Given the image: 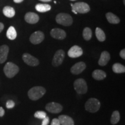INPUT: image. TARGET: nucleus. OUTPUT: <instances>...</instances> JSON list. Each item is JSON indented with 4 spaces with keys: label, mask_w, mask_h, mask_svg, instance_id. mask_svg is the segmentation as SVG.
I'll return each mask as SVG.
<instances>
[{
    "label": "nucleus",
    "mask_w": 125,
    "mask_h": 125,
    "mask_svg": "<svg viewBox=\"0 0 125 125\" xmlns=\"http://www.w3.org/2000/svg\"><path fill=\"white\" fill-rule=\"evenodd\" d=\"M58 119L61 125H74V122L73 119L67 115H60L59 116Z\"/></svg>",
    "instance_id": "obj_17"
},
{
    "label": "nucleus",
    "mask_w": 125,
    "mask_h": 125,
    "mask_svg": "<svg viewBox=\"0 0 125 125\" xmlns=\"http://www.w3.org/2000/svg\"><path fill=\"white\" fill-rule=\"evenodd\" d=\"M15 103L12 100H8L7 101V103H6V107L8 109H11L15 107Z\"/></svg>",
    "instance_id": "obj_28"
},
{
    "label": "nucleus",
    "mask_w": 125,
    "mask_h": 125,
    "mask_svg": "<svg viewBox=\"0 0 125 125\" xmlns=\"http://www.w3.org/2000/svg\"><path fill=\"white\" fill-rule=\"evenodd\" d=\"M83 51L81 47L74 45L70 48L68 52V55L71 58H76L82 55Z\"/></svg>",
    "instance_id": "obj_11"
},
{
    "label": "nucleus",
    "mask_w": 125,
    "mask_h": 125,
    "mask_svg": "<svg viewBox=\"0 0 125 125\" xmlns=\"http://www.w3.org/2000/svg\"><path fill=\"white\" fill-rule=\"evenodd\" d=\"M46 90L42 86H34L28 92V96L32 101H37L44 96Z\"/></svg>",
    "instance_id": "obj_1"
},
{
    "label": "nucleus",
    "mask_w": 125,
    "mask_h": 125,
    "mask_svg": "<svg viewBox=\"0 0 125 125\" xmlns=\"http://www.w3.org/2000/svg\"><path fill=\"white\" fill-rule=\"evenodd\" d=\"M19 71V68L17 65L12 62H8L4 67V72L8 78L14 77Z\"/></svg>",
    "instance_id": "obj_3"
},
{
    "label": "nucleus",
    "mask_w": 125,
    "mask_h": 125,
    "mask_svg": "<svg viewBox=\"0 0 125 125\" xmlns=\"http://www.w3.org/2000/svg\"><path fill=\"white\" fill-rule=\"evenodd\" d=\"M51 125H61L58 119L54 118L52 120V122L51 123Z\"/></svg>",
    "instance_id": "obj_30"
},
{
    "label": "nucleus",
    "mask_w": 125,
    "mask_h": 125,
    "mask_svg": "<svg viewBox=\"0 0 125 125\" xmlns=\"http://www.w3.org/2000/svg\"><path fill=\"white\" fill-rule=\"evenodd\" d=\"M51 35L53 38L57 40H64L66 37L65 31L60 29H53L51 31Z\"/></svg>",
    "instance_id": "obj_13"
},
{
    "label": "nucleus",
    "mask_w": 125,
    "mask_h": 125,
    "mask_svg": "<svg viewBox=\"0 0 125 125\" xmlns=\"http://www.w3.org/2000/svg\"><path fill=\"white\" fill-rule=\"evenodd\" d=\"M96 35L97 40L100 42H103L105 40V34L100 28L97 27L96 29Z\"/></svg>",
    "instance_id": "obj_25"
},
{
    "label": "nucleus",
    "mask_w": 125,
    "mask_h": 125,
    "mask_svg": "<svg viewBox=\"0 0 125 125\" xmlns=\"http://www.w3.org/2000/svg\"><path fill=\"white\" fill-rule=\"evenodd\" d=\"M40 1H43V2H50L52 0H40Z\"/></svg>",
    "instance_id": "obj_35"
},
{
    "label": "nucleus",
    "mask_w": 125,
    "mask_h": 125,
    "mask_svg": "<svg viewBox=\"0 0 125 125\" xmlns=\"http://www.w3.org/2000/svg\"><path fill=\"white\" fill-rule=\"evenodd\" d=\"M5 114V110L2 107H0V117H2Z\"/></svg>",
    "instance_id": "obj_32"
},
{
    "label": "nucleus",
    "mask_w": 125,
    "mask_h": 125,
    "mask_svg": "<svg viewBox=\"0 0 125 125\" xmlns=\"http://www.w3.org/2000/svg\"><path fill=\"white\" fill-rule=\"evenodd\" d=\"M71 1H75V0H71Z\"/></svg>",
    "instance_id": "obj_38"
},
{
    "label": "nucleus",
    "mask_w": 125,
    "mask_h": 125,
    "mask_svg": "<svg viewBox=\"0 0 125 125\" xmlns=\"http://www.w3.org/2000/svg\"><path fill=\"white\" fill-rule=\"evenodd\" d=\"M92 32L91 29L89 27H86L83 31V37L85 40L89 41L92 38Z\"/></svg>",
    "instance_id": "obj_26"
},
{
    "label": "nucleus",
    "mask_w": 125,
    "mask_h": 125,
    "mask_svg": "<svg viewBox=\"0 0 125 125\" xmlns=\"http://www.w3.org/2000/svg\"><path fill=\"white\" fill-rule=\"evenodd\" d=\"M34 116L40 119H43L46 116V114L42 111H38L34 114Z\"/></svg>",
    "instance_id": "obj_27"
},
{
    "label": "nucleus",
    "mask_w": 125,
    "mask_h": 125,
    "mask_svg": "<svg viewBox=\"0 0 125 125\" xmlns=\"http://www.w3.org/2000/svg\"><path fill=\"white\" fill-rule=\"evenodd\" d=\"M3 13L7 18H11L15 16V10L13 8L9 7V6H6L3 9Z\"/></svg>",
    "instance_id": "obj_19"
},
{
    "label": "nucleus",
    "mask_w": 125,
    "mask_h": 125,
    "mask_svg": "<svg viewBox=\"0 0 125 125\" xmlns=\"http://www.w3.org/2000/svg\"><path fill=\"white\" fill-rule=\"evenodd\" d=\"M22 59L25 63L30 65V66L35 67L40 64V62H39L38 59L31 55L30 54L27 53L23 54Z\"/></svg>",
    "instance_id": "obj_7"
},
{
    "label": "nucleus",
    "mask_w": 125,
    "mask_h": 125,
    "mask_svg": "<svg viewBox=\"0 0 125 125\" xmlns=\"http://www.w3.org/2000/svg\"><path fill=\"white\" fill-rule=\"evenodd\" d=\"M107 76V74L104 71L101 70H96L92 73V77L95 80L101 81L104 79Z\"/></svg>",
    "instance_id": "obj_18"
},
{
    "label": "nucleus",
    "mask_w": 125,
    "mask_h": 125,
    "mask_svg": "<svg viewBox=\"0 0 125 125\" xmlns=\"http://www.w3.org/2000/svg\"><path fill=\"white\" fill-rule=\"evenodd\" d=\"M106 18L109 23L112 24H118L120 22V20L118 17L111 12H108L106 14Z\"/></svg>",
    "instance_id": "obj_20"
},
{
    "label": "nucleus",
    "mask_w": 125,
    "mask_h": 125,
    "mask_svg": "<svg viewBox=\"0 0 125 125\" xmlns=\"http://www.w3.org/2000/svg\"><path fill=\"white\" fill-rule=\"evenodd\" d=\"M4 25L2 23H1L0 22V32L2 31L3 30H4Z\"/></svg>",
    "instance_id": "obj_33"
},
{
    "label": "nucleus",
    "mask_w": 125,
    "mask_h": 125,
    "mask_svg": "<svg viewBox=\"0 0 125 125\" xmlns=\"http://www.w3.org/2000/svg\"><path fill=\"white\" fill-rule=\"evenodd\" d=\"M72 11H73V12H74V13L75 14H77V13H77V12H76L75 11V10H73V9H72Z\"/></svg>",
    "instance_id": "obj_36"
},
{
    "label": "nucleus",
    "mask_w": 125,
    "mask_h": 125,
    "mask_svg": "<svg viewBox=\"0 0 125 125\" xmlns=\"http://www.w3.org/2000/svg\"><path fill=\"white\" fill-rule=\"evenodd\" d=\"M23 1H24V0H13V1L15 3H20V2H23Z\"/></svg>",
    "instance_id": "obj_34"
},
{
    "label": "nucleus",
    "mask_w": 125,
    "mask_h": 125,
    "mask_svg": "<svg viewBox=\"0 0 125 125\" xmlns=\"http://www.w3.org/2000/svg\"><path fill=\"white\" fill-rule=\"evenodd\" d=\"M110 60V54L107 51H103L101 53L100 57L98 60V64L100 66H105Z\"/></svg>",
    "instance_id": "obj_16"
},
{
    "label": "nucleus",
    "mask_w": 125,
    "mask_h": 125,
    "mask_svg": "<svg viewBox=\"0 0 125 125\" xmlns=\"http://www.w3.org/2000/svg\"><path fill=\"white\" fill-rule=\"evenodd\" d=\"M65 57L64 51L62 49L56 51L52 60V65L54 67H58L62 64Z\"/></svg>",
    "instance_id": "obj_6"
},
{
    "label": "nucleus",
    "mask_w": 125,
    "mask_h": 125,
    "mask_svg": "<svg viewBox=\"0 0 125 125\" xmlns=\"http://www.w3.org/2000/svg\"><path fill=\"white\" fill-rule=\"evenodd\" d=\"M101 103L98 99L95 98H90L85 103V107L87 111L90 113H95L100 108Z\"/></svg>",
    "instance_id": "obj_2"
},
{
    "label": "nucleus",
    "mask_w": 125,
    "mask_h": 125,
    "mask_svg": "<svg viewBox=\"0 0 125 125\" xmlns=\"http://www.w3.org/2000/svg\"><path fill=\"white\" fill-rule=\"evenodd\" d=\"M51 7L49 4H38L36 5L35 6V9L38 12H46L49 11L51 10Z\"/></svg>",
    "instance_id": "obj_21"
},
{
    "label": "nucleus",
    "mask_w": 125,
    "mask_h": 125,
    "mask_svg": "<svg viewBox=\"0 0 125 125\" xmlns=\"http://www.w3.org/2000/svg\"><path fill=\"white\" fill-rule=\"evenodd\" d=\"M24 19L26 21L30 24H35L39 21L38 15L34 12H27L25 15Z\"/></svg>",
    "instance_id": "obj_14"
},
{
    "label": "nucleus",
    "mask_w": 125,
    "mask_h": 125,
    "mask_svg": "<svg viewBox=\"0 0 125 125\" xmlns=\"http://www.w3.org/2000/svg\"><path fill=\"white\" fill-rule=\"evenodd\" d=\"M73 10H75L77 13H86L89 12L90 7L89 5L85 2H76L72 7Z\"/></svg>",
    "instance_id": "obj_9"
},
{
    "label": "nucleus",
    "mask_w": 125,
    "mask_h": 125,
    "mask_svg": "<svg viewBox=\"0 0 125 125\" xmlns=\"http://www.w3.org/2000/svg\"><path fill=\"white\" fill-rule=\"evenodd\" d=\"M120 121V114L118 111H115L112 112L111 117V123L112 125H116Z\"/></svg>",
    "instance_id": "obj_24"
},
{
    "label": "nucleus",
    "mask_w": 125,
    "mask_h": 125,
    "mask_svg": "<svg viewBox=\"0 0 125 125\" xmlns=\"http://www.w3.org/2000/svg\"><path fill=\"white\" fill-rule=\"evenodd\" d=\"M86 64L83 62H76L71 68V73L74 75H78L82 73L86 69Z\"/></svg>",
    "instance_id": "obj_12"
},
{
    "label": "nucleus",
    "mask_w": 125,
    "mask_h": 125,
    "mask_svg": "<svg viewBox=\"0 0 125 125\" xmlns=\"http://www.w3.org/2000/svg\"><path fill=\"white\" fill-rule=\"evenodd\" d=\"M7 38L10 40H14L17 37V32L13 26H10L8 29L7 32Z\"/></svg>",
    "instance_id": "obj_23"
},
{
    "label": "nucleus",
    "mask_w": 125,
    "mask_h": 125,
    "mask_svg": "<svg viewBox=\"0 0 125 125\" xmlns=\"http://www.w3.org/2000/svg\"><path fill=\"white\" fill-rule=\"evenodd\" d=\"M112 71L116 74L124 73L125 72V67L120 63H115L112 65Z\"/></svg>",
    "instance_id": "obj_22"
},
{
    "label": "nucleus",
    "mask_w": 125,
    "mask_h": 125,
    "mask_svg": "<svg viewBox=\"0 0 125 125\" xmlns=\"http://www.w3.org/2000/svg\"><path fill=\"white\" fill-rule=\"evenodd\" d=\"M74 89L79 94H84L87 91V83L82 78L76 79L74 82Z\"/></svg>",
    "instance_id": "obj_5"
},
{
    "label": "nucleus",
    "mask_w": 125,
    "mask_h": 125,
    "mask_svg": "<svg viewBox=\"0 0 125 125\" xmlns=\"http://www.w3.org/2000/svg\"><path fill=\"white\" fill-rule=\"evenodd\" d=\"M45 109L51 113L58 114L62 111V106L59 103L51 102L46 104L45 106Z\"/></svg>",
    "instance_id": "obj_8"
},
{
    "label": "nucleus",
    "mask_w": 125,
    "mask_h": 125,
    "mask_svg": "<svg viewBox=\"0 0 125 125\" xmlns=\"http://www.w3.org/2000/svg\"><path fill=\"white\" fill-rule=\"evenodd\" d=\"M44 34L42 31H37L31 34L30 37V41L32 44L37 45L41 43L44 40Z\"/></svg>",
    "instance_id": "obj_10"
},
{
    "label": "nucleus",
    "mask_w": 125,
    "mask_h": 125,
    "mask_svg": "<svg viewBox=\"0 0 125 125\" xmlns=\"http://www.w3.org/2000/svg\"><path fill=\"white\" fill-rule=\"evenodd\" d=\"M54 4H56V1H54Z\"/></svg>",
    "instance_id": "obj_37"
},
{
    "label": "nucleus",
    "mask_w": 125,
    "mask_h": 125,
    "mask_svg": "<svg viewBox=\"0 0 125 125\" xmlns=\"http://www.w3.org/2000/svg\"><path fill=\"white\" fill-rule=\"evenodd\" d=\"M56 22L58 24L64 26H70L73 24V20L69 14L60 13L56 16Z\"/></svg>",
    "instance_id": "obj_4"
},
{
    "label": "nucleus",
    "mask_w": 125,
    "mask_h": 125,
    "mask_svg": "<svg viewBox=\"0 0 125 125\" xmlns=\"http://www.w3.org/2000/svg\"><path fill=\"white\" fill-rule=\"evenodd\" d=\"M120 56L121 57L122 59H125V49H123L120 52Z\"/></svg>",
    "instance_id": "obj_31"
},
{
    "label": "nucleus",
    "mask_w": 125,
    "mask_h": 125,
    "mask_svg": "<svg viewBox=\"0 0 125 125\" xmlns=\"http://www.w3.org/2000/svg\"><path fill=\"white\" fill-rule=\"evenodd\" d=\"M49 123V118L48 116H46L43 119L42 123V125H48Z\"/></svg>",
    "instance_id": "obj_29"
},
{
    "label": "nucleus",
    "mask_w": 125,
    "mask_h": 125,
    "mask_svg": "<svg viewBox=\"0 0 125 125\" xmlns=\"http://www.w3.org/2000/svg\"><path fill=\"white\" fill-rule=\"evenodd\" d=\"M9 48L6 45L0 46V64H2L7 60Z\"/></svg>",
    "instance_id": "obj_15"
}]
</instances>
